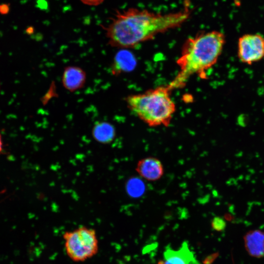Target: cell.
<instances>
[{"instance_id": "obj_1", "label": "cell", "mask_w": 264, "mask_h": 264, "mask_svg": "<svg viewBox=\"0 0 264 264\" xmlns=\"http://www.w3.org/2000/svg\"><path fill=\"white\" fill-rule=\"evenodd\" d=\"M190 15L186 4L182 10L166 14L130 8L117 11L111 22L103 28L110 45L127 49L179 27L189 19Z\"/></svg>"}, {"instance_id": "obj_2", "label": "cell", "mask_w": 264, "mask_h": 264, "mask_svg": "<svg viewBox=\"0 0 264 264\" xmlns=\"http://www.w3.org/2000/svg\"><path fill=\"white\" fill-rule=\"evenodd\" d=\"M225 38L222 32L213 30L187 39L176 60L178 72L168 85L170 88L173 90L183 88L194 75L206 79V71L216 64L222 52Z\"/></svg>"}, {"instance_id": "obj_3", "label": "cell", "mask_w": 264, "mask_h": 264, "mask_svg": "<svg viewBox=\"0 0 264 264\" xmlns=\"http://www.w3.org/2000/svg\"><path fill=\"white\" fill-rule=\"evenodd\" d=\"M167 85L132 94L125 99L127 107L150 127L168 126L176 110Z\"/></svg>"}, {"instance_id": "obj_4", "label": "cell", "mask_w": 264, "mask_h": 264, "mask_svg": "<svg viewBox=\"0 0 264 264\" xmlns=\"http://www.w3.org/2000/svg\"><path fill=\"white\" fill-rule=\"evenodd\" d=\"M66 253L76 263L85 262L96 255L99 242L96 231L91 228L80 226L66 231L63 235Z\"/></svg>"}, {"instance_id": "obj_5", "label": "cell", "mask_w": 264, "mask_h": 264, "mask_svg": "<svg viewBox=\"0 0 264 264\" xmlns=\"http://www.w3.org/2000/svg\"><path fill=\"white\" fill-rule=\"evenodd\" d=\"M237 55L239 60L252 65L264 58V37L260 34H246L238 41Z\"/></svg>"}, {"instance_id": "obj_6", "label": "cell", "mask_w": 264, "mask_h": 264, "mask_svg": "<svg viewBox=\"0 0 264 264\" xmlns=\"http://www.w3.org/2000/svg\"><path fill=\"white\" fill-rule=\"evenodd\" d=\"M157 264H201L196 259L194 253L184 241L178 250L167 248L163 253V257Z\"/></svg>"}, {"instance_id": "obj_7", "label": "cell", "mask_w": 264, "mask_h": 264, "mask_svg": "<svg viewBox=\"0 0 264 264\" xmlns=\"http://www.w3.org/2000/svg\"><path fill=\"white\" fill-rule=\"evenodd\" d=\"M61 80L63 87L67 91L73 92L84 87L87 74L80 66H68L64 69Z\"/></svg>"}, {"instance_id": "obj_8", "label": "cell", "mask_w": 264, "mask_h": 264, "mask_svg": "<svg viewBox=\"0 0 264 264\" xmlns=\"http://www.w3.org/2000/svg\"><path fill=\"white\" fill-rule=\"evenodd\" d=\"M135 169L142 178L148 181L157 180L164 174V168L161 162L158 158L152 156L139 160Z\"/></svg>"}, {"instance_id": "obj_9", "label": "cell", "mask_w": 264, "mask_h": 264, "mask_svg": "<svg viewBox=\"0 0 264 264\" xmlns=\"http://www.w3.org/2000/svg\"><path fill=\"white\" fill-rule=\"evenodd\" d=\"M243 239L245 248L250 256L258 258L264 256V232L259 230H251Z\"/></svg>"}, {"instance_id": "obj_10", "label": "cell", "mask_w": 264, "mask_h": 264, "mask_svg": "<svg viewBox=\"0 0 264 264\" xmlns=\"http://www.w3.org/2000/svg\"><path fill=\"white\" fill-rule=\"evenodd\" d=\"M133 56L126 49H122L116 53L111 66L112 75L117 76L132 70L134 66Z\"/></svg>"}, {"instance_id": "obj_11", "label": "cell", "mask_w": 264, "mask_h": 264, "mask_svg": "<svg viewBox=\"0 0 264 264\" xmlns=\"http://www.w3.org/2000/svg\"><path fill=\"white\" fill-rule=\"evenodd\" d=\"M92 135L99 143H110L115 137V129L112 124L108 122H96L92 128Z\"/></svg>"}, {"instance_id": "obj_12", "label": "cell", "mask_w": 264, "mask_h": 264, "mask_svg": "<svg viewBox=\"0 0 264 264\" xmlns=\"http://www.w3.org/2000/svg\"><path fill=\"white\" fill-rule=\"evenodd\" d=\"M126 189L127 193L133 198L140 197L145 191V185L143 181L137 177H132L127 182Z\"/></svg>"}, {"instance_id": "obj_13", "label": "cell", "mask_w": 264, "mask_h": 264, "mask_svg": "<svg viewBox=\"0 0 264 264\" xmlns=\"http://www.w3.org/2000/svg\"><path fill=\"white\" fill-rule=\"evenodd\" d=\"M211 226L216 231H221L225 229L226 222L221 218L216 217L212 220Z\"/></svg>"}, {"instance_id": "obj_14", "label": "cell", "mask_w": 264, "mask_h": 264, "mask_svg": "<svg viewBox=\"0 0 264 264\" xmlns=\"http://www.w3.org/2000/svg\"><path fill=\"white\" fill-rule=\"evenodd\" d=\"M85 4L91 6H96L103 2L104 0H80Z\"/></svg>"}, {"instance_id": "obj_15", "label": "cell", "mask_w": 264, "mask_h": 264, "mask_svg": "<svg viewBox=\"0 0 264 264\" xmlns=\"http://www.w3.org/2000/svg\"><path fill=\"white\" fill-rule=\"evenodd\" d=\"M2 148H3V143H2V141L1 136V134L0 133V153L2 151Z\"/></svg>"}, {"instance_id": "obj_16", "label": "cell", "mask_w": 264, "mask_h": 264, "mask_svg": "<svg viewBox=\"0 0 264 264\" xmlns=\"http://www.w3.org/2000/svg\"><path fill=\"white\" fill-rule=\"evenodd\" d=\"M233 0L236 6H239L241 5V0Z\"/></svg>"}]
</instances>
